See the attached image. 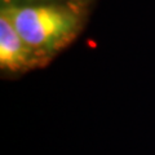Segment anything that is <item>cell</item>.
<instances>
[{"mask_svg": "<svg viewBox=\"0 0 155 155\" xmlns=\"http://www.w3.org/2000/svg\"><path fill=\"white\" fill-rule=\"evenodd\" d=\"M2 13L28 45L47 57L67 45L78 32V16L65 7H8Z\"/></svg>", "mask_w": 155, "mask_h": 155, "instance_id": "cell-1", "label": "cell"}, {"mask_svg": "<svg viewBox=\"0 0 155 155\" xmlns=\"http://www.w3.org/2000/svg\"><path fill=\"white\" fill-rule=\"evenodd\" d=\"M48 57L31 48L21 38L5 14L0 16V66L12 72L40 66Z\"/></svg>", "mask_w": 155, "mask_h": 155, "instance_id": "cell-2", "label": "cell"}]
</instances>
